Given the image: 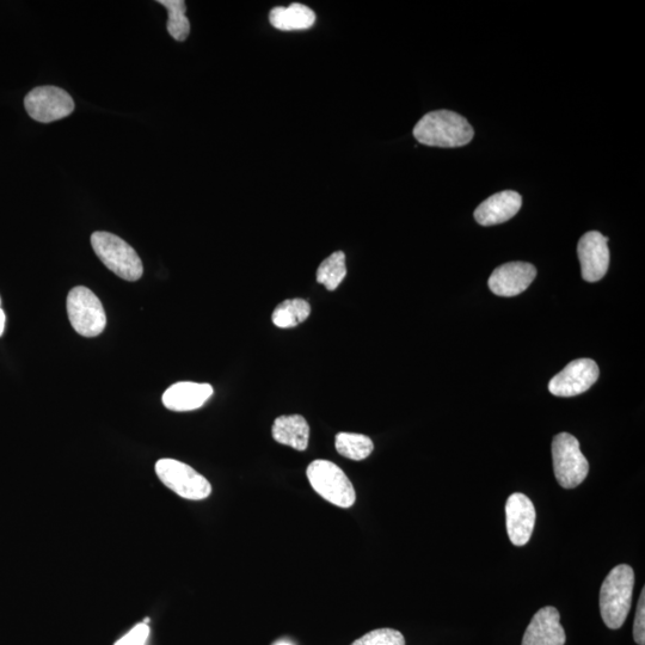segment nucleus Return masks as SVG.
Masks as SVG:
<instances>
[{
	"instance_id": "nucleus-1",
	"label": "nucleus",
	"mask_w": 645,
	"mask_h": 645,
	"mask_svg": "<svg viewBox=\"0 0 645 645\" xmlns=\"http://www.w3.org/2000/svg\"><path fill=\"white\" fill-rule=\"evenodd\" d=\"M473 135L469 121L451 110L430 112L414 128V137L420 144L447 149L468 145Z\"/></svg>"
},
{
	"instance_id": "nucleus-2",
	"label": "nucleus",
	"mask_w": 645,
	"mask_h": 645,
	"mask_svg": "<svg viewBox=\"0 0 645 645\" xmlns=\"http://www.w3.org/2000/svg\"><path fill=\"white\" fill-rule=\"evenodd\" d=\"M635 573L630 565L620 564L608 573L600 589V613L608 629L622 628L629 616Z\"/></svg>"
},
{
	"instance_id": "nucleus-3",
	"label": "nucleus",
	"mask_w": 645,
	"mask_h": 645,
	"mask_svg": "<svg viewBox=\"0 0 645 645\" xmlns=\"http://www.w3.org/2000/svg\"><path fill=\"white\" fill-rule=\"evenodd\" d=\"M91 245L104 266L121 279L133 282L143 276V262L124 239L109 232H95L91 236Z\"/></svg>"
},
{
	"instance_id": "nucleus-4",
	"label": "nucleus",
	"mask_w": 645,
	"mask_h": 645,
	"mask_svg": "<svg viewBox=\"0 0 645 645\" xmlns=\"http://www.w3.org/2000/svg\"><path fill=\"white\" fill-rule=\"evenodd\" d=\"M313 490L336 507L350 508L356 501L352 482L339 466L329 460H315L306 470Z\"/></svg>"
},
{
	"instance_id": "nucleus-5",
	"label": "nucleus",
	"mask_w": 645,
	"mask_h": 645,
	"mask_svg": "<svg viewBox=\"0 0 645 645\" xmlns=\"http://www.w3.org/2000/svg\"><path fill=\"white\" fill-rule=\"evenodd\" d=\"M552 460L557 482L564 489L579 487L588 476V460L581 452L579 440L569 433L555 436L552 441Z\"/></svg>"
},
{
	"instance_id": "nucleus-6",
	"label": "nucleus",
	"mask_w": 645,
	"mask_h": 645,
	"mask_svg": "<svg viewBox=\"0 0 645 645\" xmlns=\"http://www.w3.org/2000/svg\"><path fill=\"white\" fill-rule=\"evenodd\" d=\"M67 315L79 335L96 337L107 325L106 311L96 294L84 286H78L67 296Z\"/></svg>"
},
{
	"instance_id": "nucleus-7",
	"label": "nucleus",
	"mask_w": 645,
	"mask_h": 645,
	"mask_svg": "<svg viewBox=\"0 0 645 645\" xmlns=\"http://www.w3.org/2000/svg\"><path fill=\"white\" fill-rule=\"evenodd\" d=\"M156 473L165 487L174 491L182 499L190 501L206 500L212 493V485L196 472L192 466L175 459H161L156 464Z\"/></svg>"
},
{
	"instance_id": "nucleus-8",
	"label": "nucleus",
	"mask_w": 645,
	"mask_h": 645,
	"mask_svg": "<svg viewBox=\"0 0 645 645\" xmlns=\"http://www.w3.org/2000/svg\"><path fill=\"white\" fill-rule=\"evenodd\" d=\"M24 107L30 118L42 124L63 120L75 110V102L63 89L57 86H40L29 92Z\"/></svg>"
},
{
	"instance_id": "nucleus-9",
	"label": "nucleus",
	"mask_w": 645,
	"mask_h": 645,
	"mask_svg": "<svg viewBox=\"0 0 645 645\" xmlns=\"http://www.w3.org/2000/svg\"><path fill=\"white\" fill-rule=\"evenodd\" d=\"M597 362L579 359L570 364L550 380L549 391L556 397H575L588 391L599 378Z\"/></svg>"
},
{
	"instance_id": "nucleus-10",
	"label": "nucleus",
	"mask_w": 645,
	"mask_h": 645,
	"mask_svg": "<svg viewBox=\"0 0 645 645\" xmlns=\"http://www.w3.org/2000/svg\"><path fill=\"white\" fill-rule=\"evenodd\" d=\"M583 280L597 282L604 278L610 267L608 238L598 231L587 232L577 245Z\"/></svg>"
},
{
	"instance_id": "nucleus-11",
	"label": "nucleus",
	"mask_w": 645,
	"mask_h": 645,
	"mask_svg": "<svg viewBox=\"0 0 645 645\" xmlns=\"http://www.w3.org/2000/svg\"><path fill=\"white\" fill-rule=\"evenodd\" d=\"M537 276L531 263L509 262L496 268L489 279L491 292L499 297H515L525 292Z\"/></svg>"
},
{
	"instance_id": "nucleus-12",
	"label": "nucleus",
	"mask_w": 645,
	"mask_h": 645,
	"mask_svg": "<svg viewBox=\"0 0 645 645\" xmlns=\"http://www.w3.org/2000/svg\"><path fill=\"white\" fill-rule=\"evenodd\" d=\"M536 508L528 497L521 493L509 496L506 503L508 537L515 546H524L533 534L536 525Z\"/></svg>"
},
{
	"instance_id": "nucleus-13",
	"label": "nucleus",
	"mask_w": 645,
	"mask_h": 645,
	"mask_svg": "<svg viewBox=\"0 0 645 645\" xmlns=\"http://www.w3.org/2000/svg\"><path fill=\"white\" fill-rule=\"evenodd\" d=\"M567 636L561 625V614L555 607L539 610L526 629L522 645H564Z\"/></svg>"
},
{
	"instance_id": "nucleus-14",
	"label": "nucleus",
	"mask_w": 645,
	"mask_h": 645,
	"mask_svg": "<svg viewBox=\"0 0 645 645\" xmlns=\"http://www.w3.org/2000/svg\"><path fill=\"white\" fill-rule=\"evenodd\" d=\"M522 198L513 190L497 193L476 208L475 219L479 225L493 226L506 223L520 211Z\"/></svg>"
},
{
	"instance_id": "nucleus-15",
	"label": "nucleus",
	"mask_w": 645,
	"mask_h": 645,
	"mask_svg": "<svg viewBox=\"0 0 645 645\" xmlns=\"http://www.w3.org/2000/svg\"><path fill=\"white\" fill-rule=\"evenodd\" d=\"M213 392L210 384L181 382L170 386L164 392L162 401L165 408L183 413L201 408L212 397Z\"/></svg>"
},
{
	"instance_id": "nucleus-16",
	"label": "nucleus",
	"mask_w": 645,
	"mask_h": 645,
	"mask_svg": "<svg viewBox=\"0 0 645 645\" xmlns=\"http://www.w3.org/2000/svg\"><path fill=\"white\" fill-rule=\"evenodd\" d=\"M273 438L281 445L290 446L297 451H305L309 446L310 426L300 415L280 416L275 420Z\"/></svg>"
},
{
	"instance_id": "nucleus-17",
	"label": "nucleus",
	"mask_w": 645,
	"mask_h": 645,
	"mask_svg": "<svg viewBox=\"0 0 645 645\" xmlns=\"http://www.w3.org/2000/svg\"><path fill=\"white\" fill-rule=\"evenodd\" d=\"M269 22L282 32L309 29L316 22V14L309 6L293 3L288 8L278 6L270 11Z\"/></svg>"
},
{
	"instance_id": "nucleus-18",
	"label": "nucleus",
	"mask_w": 645,
	"mask_h": 645,
	"mask_svg": "<svg viewBox=\"0 0 645 645\" xmlns=\"http://www.w3.org/2000/svg\"><path fill=\"white\" fill-rule=\"evenodd\" d=\"M311 315L309 301L288 299L276 307L273 312V323L280 329H290L306 321Z\"/></svg>"
},
{
	"instance_id": "nucleus-19",
	"label": "nucleus",
	"mask_w": 645,
	"mask_h": 645,
	"mask_svg": "<svg viewBox=\"0 0 645 645\" xmlns=\"http://www.w3.org/2000/svg\"><path fill=\"white\" fill-rule=\"evenodd\" d=\"M336 451L344 458L355 460H365L370 457L374 445L371 438L366 435L355 433H339L335 438Z\"/></svg>"
},
{
	"instance_id": "nucleus-20",
	"label": "nucleus",
	"mask_w": 645,
	"mask_h": 645,
	"mask_svg": "<svg viewBox=\"0 0 645 645\" xmlns=\"http://www.w3.org/2000/svg\"><path fill=\"white\" fill-rule=\"evenodd\" d=\"M347 275L346 255L336 251L321 263L317 270L318 284L324 285L328 291H335Z\"/></svg>"
},
{
	"instance_id": "nucleus-21",
	"label": "nucleus",
	"mask_w": 645,
	"mask_h": 645,
	"mask_svg": "<svg viewBox=\"0 0 645 645\" xmlns=\"http://www.w3.org/2000/svg\"><path fill=\"white\" fill-rule=\"evenodd\" d=\"M158 3L168 10L167 29L171 38L180 42L186 41L190 33V23L186 16V2L183 0H159Z\"/></svg>"
},
{
	"instance_id": "nucleus-22",
	"label": "nucleus",
	"mask_w": 645,
	"mask_h": 645,
	"mask_svg": "<svg viewBox=\"0 0 645 645\" xmlns=\"http://www.w3.org/2000/svg\"><path fill=\"white\" fill-rule=\"evenodd\" d=\"M352 645H405V640L397 630L378 629L368 632Z\"/></svg>"
},
{
	"instance_id": "nucleus-23",
	"label": "nucleus",
	"mask_w": 645,
	"mask_h": 645,
	"mask_svg": "<svg viewBox=\"0 0 645 645\" xmlns=\"http://www.w3.org/2000/svg\"><path fill=\"white\" fill-rule=\"evenodd\" d=\"M150 632L149 625L144 623L138 624L114 645H146Z\"/></svg>"
},
{
	"instance_id": "nucleus-24",
	"label": "nucleus",
	"mask_w": 645,
	"mask_h": 645,
	"mask_svg": "<svg viewBox=\"0 0 645 645\" xmlns=\"http://www.w3.org/2000/svg\"><path fill=\"white\" fill-rule=\"evenodd\" d=\"M634 638L638 645H645V588L642 589L641 598L638 600L634 624Z\"/></svg>"
},
{
	"instance_id": "nucleus-25",
	"label": "nucleus",
	"mask_w": 645,
	"mask_h": 645,
	"mask_svg": "<svg viewBox=\"0 0 645 645\" xmlns=\"http://www.w3.org/2000/svg\"><path fill=\"white\" fill-rule=\"evenodd\" d=\"M5 321H6L5 312L2 309V303H0V336H2L4 333Z\"/></svg>"
},
{
	"instance_id": "nucleus-26",
	"label": "nucleus",
	"mask_w": 645,
	"mask_h": 645,
	"mask_svg": "<svg viewBox=\"0 0 645 645\" xmlns=\"http://www.w3.org/2000/svg\"><path fill=\"white\" fill-rule=\"evenodd\" d=\"M273 645H293L291 642L288 641H278L274 643Z\"/></svg>"
}]
</instances>
